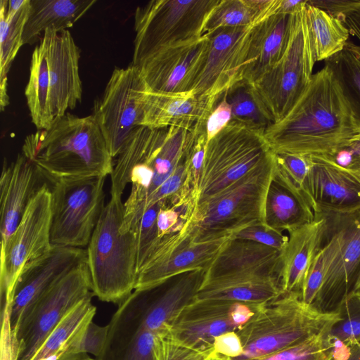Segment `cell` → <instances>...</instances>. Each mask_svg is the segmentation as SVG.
Here are the masks:
<instances>
[{
  "label": "cell",
  "mask_w": 360,
  "mask_h": 360,
  "mask_svg": "<svg viewBox=\"0 0 360 360\" xmlns=\"http://www.w3.org/2000/svg\"><path fill=\"white\" fill-rule=\"evenodd\" d=\"M360 134L340 85L326 64L289 112L267 127L264 137L274 153L326 155Z\"/></svg>",
  "instance_id": "obj_1"
},
{
  "label": "cell",
  "mask_w": 360,
  "mask_h": 360,
  "mask_svg": "<svg viewBox=\"0 0 360 360\" xmlns=\"http://www.w3.org/2000/svg\"><path fill=\"white\" fill-rule=\"evenodd\" d=\"M198 125L192 129L139 127L134 131L110 174V195L122 197L127 185L131 184L124 202L125 224L139 222L151 196L186 161Z\"/></svg>",
  "instance_id": "obj_2"
},
{
  "label": "cell",
  "mask_w": 360,
  "mask_h": 360,
  "mask_svg": "<svg viewBox=\"0 0 360 360\" xmlns=\"http://www.w3.org/2000/svg\"><path fill=\"white\" fill-rule=\"evenodd\" d=\"M22 153L51 184L112 174L113 157L95 116L69 112L55 117L46 129L28 135Z\"/></svg>",
  "instance_id": "obj_3"
},
{
  "label": "cell",
  "mask_w": 360,
  "mask_h": 360,
  "mask_svg": "<svg viewBox=\"0 0 360 360\" xmlns=\"http://www.w3.org/2000/svg\"><path fill=\"white\" fill-rule=\"evenodd\" d=\"M339 319L338 312L322 313L305 304L297 292L283 293L266 302L238 330L243 352L233 359L252 360L300 344L328 330Z\"/></svg>",
  "instance_id": "obj_4"
},
{
  "label": "cell",
  "mask_w": 360,
  "mask_h": 360,
  "mask_svg": "<svg viewBox=\"0 0 360 360\" xmlns=\"http://www.w3.org/2000/svg\"><path fill=\"white\" fill-rule=\"evenodd\" d=\"M123 217L122 197L110 195L86 249L94 295L119 304L135 290L138 278L136 235L120 231Z\"/></svg>",
  "instance_id": "obj_5"
},
{
  "label": "cell",
  "mask_w": 360,
  "mask_h": 360,
  "mask_svg": "<svg viewBox=\"0 0 360 360\" xmlns=\"http://www.w3.org/2000/svg\"><path fill=\"white\" fill-rule=\"evenodd\" d=\"M264 129L231 120L207 143L198 203L222 192L274 158Z\"/></svg>",
  "instance_id": "obj_6"
},
{
  "label": "cell",
  "mask_w": 360,
  "mask_h": 360,
  "mask_svg": "<svg viewBox=\"0 0 360 360\" xmlns=\"http://www.w3.org/2000/svg\"><path fill=\"white\" fill-rule=\"evenodd\" d=\"M274 168V155L222 192L199 202L189 231L192 240L200 242L232 236L252 223L264 222Z\"/></svg>",
  "instance_id": "obj_7"
},
{
  "label": "cell",
  "mask_w": 360,
  "mask_h": 360,
  "mask_svg": "<svg viewBox=\"0 0 360 360\" xmlns=\"http://www.w3.org/2000/svg\"><path fill=\"white\" fill-rule=\"evenodd\" d=\"M220 0H152L134 13L131 64L139 67L167 47L198 39L205 23Z\"/></svg>",
  "instance_id": "obj_8"
},
{
  "label": "cell",
  "mask_w": 360,
  "mask_h": 360,
  "mask_svg": "<svg viewBox=\"0 0 360 360\" xmlns=\"http://www.w3.org/2000/svg\"><path fill=\"white\" fill-rule=\"evenodd\" d=\"M318 213L326 219L321 248L325 276L312 307L322 313H334L360 278V208Z\"/></svg>",
  "instance_id": "obj_9"
},
{
  "label": "cell",
  "mask_w": 360,
  "mask_h": 360,
  "mask_svg": "<svg viewBox=\"0 0 360 360\" xmlns=\"http://www.w3.org/2000/svg\"><path fill=\"white\" fill-rule=\"evenodd\" d=\"M315 63L305 5L295 14L291 37L283 57L251 84L271 124L285 117L307 87L314 75Z\"/></svg>",
  "instance_id": "obj_10"
},
{
  "label": "cell",
  "mask_w": 360,
  "mask_h": 360,
  "mask_svg": "<svg viewBox=\"0 0 360 360\" xmlns=\"http://www.w3.org/2000/svg\"><path fill=\"white\" fill-rule=\"evenodd\" d=\"M94 295L86 261L62 277L23 313L13 337L15 360H30L44 341L78 303Z\"/></svg>",
  "instance_id": "obj_11"
},
{
  "label": "cell",
  "mask_w": 360,
  "mask_h": 360,
  "mask_svg": "<svg viewBox=\"0 0 360 360\" xmlns=\"http://www.w3.org/2000/svg\"><path fill=\"white\" fill-rule=\"evenodd\" d=\"M105 178L59 181L50 186L52 245L88 246L105 207Z\"/></svg>",
  "instance_id": "obj_12"
},
{
  "label": "cell",
  "mask_w": 360,
  "mask_h": 360,
  "mask_svg": "<svg viewBox=\"0 0 360 360\" xmlns=\"http://www.w3.org/2000/svg\"><path fill=\"white\" fill-rule=\"evenodd\" d=\"M51 191L45 183L32 198L16 229L0 250L1 307L11 305L24 266L47 252L51 242Z\"/></svg>",
  "instance_id": "obj_13"
},
{
  "label": "cell",
  "mask_w": 360,
  "mask_h": 360,
  "mask_svg": "<svg viewBox=\"0 0 360 360\" xmlns=\"http://www.w3.org/2000/svg\"><path fill=\"white\" fill-rule=\"evenodd\" d=\"M148 87L139 67L115 68L102 97L94 102L93 115L110 152L117 157L140 126L142 103Z\"/></svg>",
  "instance_id": "obj_14"
},
{
  "label": "cell",
  "mask_w": 360,
  "mask_h": 360,
  "mask_svg": "<svg viewBox=\"0 0 360 360\" xmlns=\"http://www.w3.org/2000/svg\"><path fill=\"white\" fill-rule=\"evenodd\" d=\"M264 304L195 300L179 313L169 327L168 333L186 347L201 352H214L215 338L240 330Z\"/></svg>",
  "instance_id": "obj_15"
},
{
  "label": "cell",
  "mask_w": 360,
  "mask_h": 360,
  "mask_svg": "<svg viewBox=\"0 0 360 360\" xmlns=\"http://www.w3.org/2000/svg\"><path fill=\"white\" fill-rule=\"evenodd\" d=\"M257 24L219 28L205 34L209 46L192 89L196 94L216 103L223 94L243 80L250 34Z\"/></svg>",
  "instance_id": "obj_16"
},
{
  "label": "cell",
  "mask_w": 360,
  "mask_h": 360,
  "mask_svg": "<svg viewBox=\"0 0 360 360\" xmlns=\"http://www.w3.org/2000/svg\"><path fill=\"white\" fill-rule=\"evenodd\" d=\"M206 271H188L156 286L135 289L124 300L146 329L155 334L168 330L183 309L195 300Z\"/></svg>",
  "instance_id": "obj_17"
},
{
  "label": "cell",
  "mask_w": 360,
  "mask_h": 360,
  "mask_svg": "<svg viewBox=\"0 0 360 360\" xmlns=\"http://www.w3.org/2000/svg\"><path fill=\"white\" fill-rule=\"evenodd\" d=\"M209 46L206 35L163 49L139 66L150 91L182 93L191 91Z\"/></svg>",
  "instance_id": "obj_18"
},
{
  "label": "cell",
  "mask_w": 360,
  "mask_h": 360,
  "mask_svg": "<svg viewBox=\"0 0 360 360\" xmlns=\"http://www.w3.org/2000/svg\"><path fill=\"white\" fill-rule=\"evenodd\" d=\"M86 261V250L52 245L45 254L21 271L10 305L13 337L25 310L49 288L79 264Z\"/></svg>",
  "instance_id": "obj_19"
},
{
  "label": "cell",
  "mask_w": 360,
  "mask_h": 360,
  "mask_svg": "<svg viewBox=\"0 0 360 360\" xmlns=\"http://www.w3.org/2000/svg\"><path fill=\"white\" fill-rule=\"evenodd\" d=\"M48 60L49 105L55 117L64 115L82 101L80 50L70 32L47 30L42 36Z\"/></svg>",
  "instance_id": "obj_20"
},
{
  "label": "cell",
  "mask_w": 360,
  "mask_h": 360,
  "mask_svg": "<svg viewBox=\"0 0 360 360\" xmlns=\"http://www.w3.org/2000/svg\"><path fill=\"white\" fill-rule=\"evenodd\" d=\"M302 193L318 212H346L360 208V175L311 155Z\"/></svg>",
  "instance_id": "obj_21"
},
{
  "label": "cell",
  "mask_w": 360,
  "mask_h": 360,
  "mask_svg": "<svg viewBox=\"0 0 360 360\" xmlns=\"http://www.w3.org/2000/svg\"><path fill=\"white\" fill-rule=\"evenodd\" d=\"M45 180L37 165L22 153L9 164L4 159L0 178L1 250Z\"/></svg>",
  "instance_id": "obj_22"
},
{
  "label": "cell",
  "mask_w": 360,
  "mask_h": 360,
  "mask_svg": "<svg viewBox=\"0 0 360 360\" xmlns=\"http://www.w3.org/2000/svg\"><path fill=\"white\" fill-rule=\"evenodd\" d=\"M231 236L195 242L189 234L175 248L141 266L135 289L152 288L181 274L207 269Z\"/></svg>",
  "instance_id": "obj_23"
},
{
  "label": "cell",
  "mask_w": 360,
  "mask_h": 360,
  "mask_svg": "<svg viewBox=\"0 0 360 360\" xmlns=\"http://www.w3.org/2000/svg\"><path fill=\"white\" fill-rule=\"evenodd\" d=\"M215 103L193 90L160 93L148 89L143 99L140 126L150 129L176 127L192 129L206 122Z\"/></svg>",
  "instance_id": "obj_24"
},
{
  "label": "cell",
  "mask_w": 360,
  "mask_h": 360,
  "mask_svg": "<svg viewBox=\"0 0 360 360\" xmlns=\"http://www.w3.org/2000/svg\"><path fill=\"white\" fill-rule=\"evenodd\" d=\"M280 253L269 246L231 237L207 269L205 280L248 275L279 278Z\"/></svg>",
  "instance_id": "obj_25"
},
{
  "label": "cell",
  "mask_w": 360,
  "mask_h": 360,
  "mask_svg": "<svg viewBox=\"0 0 360 360\" xmlns=\"http://www.w3.org/2000/svg\"><path fill=\"white\" fill-rule=\"evenodd\" d=\"M314 220L289 233L280 253L279 280L283 293L301 295L309 267L321 248L326 219L315 213Z\"/></svg>",
  "instance_id": "obj_26"
},
{
  "label": "cell",
  "mask_w": 360,
  "mask_h": 360,
  "mask_svg": "<svg viewBox=\"0 0 360 360\" xmlns=\"http://www.w3.org/2000/svg\"><path fill=\"white\" fill-rule=\"evenodd\" d=\"M295 14L275 13L255 25L243 80L253 83L283 57L291 37Z\"/></svg>",
  "instance_id": "obj_27"
},
{
  "label": "cell",
  "mask_w": 360,
  "mask_h": 360,
  "mask_svg": "<svg viewBox=\"0 0 360 360\" xmlns=\"http://www.w3.org/2000/svg\"><path fill=\"white\" fill-rule=\"evenodd\" d=\"M108 326L105 345L94 360H154L155 333L146 329L124 300Z\"/></svg>",
  "instance_id": "obj_28"
},
{
  "label": "cell",
  "mask_w": 360,
  "mask_h": 360,
  "mask_svg": "<svg viewBox=\"0 0 360 360\" xmlns=\"http://www.w3.org/2000/svg\"><path fill=\"white\" fill-rule=\"evenodd\" d=\"M314 212L301 191L288 181L275 167L264 204V223L288 233L312 222Z\"/></svg>",
  "instance_id": "obj_29"
},
{
  "label": "cell",
  "mask_w": 360,
  "mask_h": 360,
  "mask_svg": "<svg viewBox=\"0 0 360 360\" xmlns=\"http://www.w3.org/2000/svg\"><path fill=\"white\" fill-rule=\"evenodd\" d=\"M282 294L280 281L276 276H233L204 280L195 300H221L266 303Z\"/></svg>",
  "instance_id": "obj_30"
},
{
  "label": "cell",
  "mask_w": 360,
  "mask_h": 360,
  "mask_svg": "<svg viewBox=\"0 0 360 360\" xmlns=\"http://www.w3.org/2000/svg\"><path fill=\"white\" fill-rule=\"evenodd\" d=\"M96 3V0H30L23 45L35 43L47 30L59 32L72 27Z\"/></svg>",
  "instance_id": "obj_31"
},
{
  "label": "cell",
  "mask_w": 360,
  "mask_h": 360,
  "mask_svg": "<svg viewBox=\"0 0 360 360\" xmlns=\"http://www.w3.org/2000/svg\"><path fill=\"white\" fill-rule=\"evenodd\" d=\"M306 20L316 62L339 53L349 41L350 32L342 20L308 1Z\"/></svg>",
  "instance_id": "obj_32"
},
{
  "label": "cell",
  "mask_w": 360,
  "mask_h": 360,
  "mask_svg": "<svg viewBox=\"0 0 360 360\" xmlns=\"http://www.w3.org/2000/svg\"><path fill=\"white\" fill-rule=\"evenodd\" d=\"M8 0L0 1V109L9 104L8 74L19 49L23 45L22 34L30 10V0L13 15L6 17Z\"/></svg>",
  "instance_id": "obj_33"
},
{
  "label": "cell",
  "mask_w": 360,
  "mask_h": 360,
  "mask_svg": "<svg viewBox=\"0 0 360 360\" xmlns=\"http://www.w3.org/2000/svg\"><path fill=\"white\" fill-rule=\"evenodd\" d=\"M49 94L48 60L45 43L41 39L32 54L30 77L25 89L31 120L37 130L47 129L53 120Z\"/></svg>",
  "instance_id": "obj_34"
},
{
  "label": "cell",
  "mask_w": 360,
  "mask_h": 360,
  "mask_svg": "<svg viewBox=\"0 0 360 360\" xmlns=\"http://www.w3.org/2000/svg\"><path fill=\"white\" fill-rule=\"evenodd\" d=\"M325 64L332 70L360 129V45L349 41Z\"/></svg>",
  "instance_id": "obj_35"
},
{
  "label": "cell",
  "mask_w": 360,
  "mask_h": 360,
  "mask_svg": "<svg viewBox=\"0 0 360 360\" xmlns=\"http://www.w3.org/2000/svg\"><path fill=\"white\" fill-rule=\"evenodd\" d=\"M91 295L78 303L58 323L30 360H41L61 351L69 338L86 321L93 319L96 311Z\"/></svg>",
  "instance_id": "obj_36"
},
{
  "label": "cell",
  "mask_w": 360,
  "mask_h": 360,
  "mask_svg": "<svg viewBox=\"0 0 360 360\" xmlns=\"http://www.w3.org/2000/svg\"><path fill=\"white\" fill-rule=\"evenodd\" d=\"M266 18L249 0H220L205 23L202 36L219 28L257 24Z\"/></svg>",
  "instance_id": "obj_37"
},
{
  "label": "cell",
  "mask_w": 360,
  "mask_h": 360,
  "mask_svg": "<svg viewBox=\"0 0 360 360\" xmlns=\"http://www.w3.org/2000/svg\"><path fill=\"white\" fill-rule=\"evenodd\" d=\"M224 94L231 108V120L264 129L271 124L248 82L241 80Z\"/></svg>",
  "instance_id": "obj_38"
},
{
  "label": "cell",
  "mask_w": 360,
  "mask_h": 360,
  "mask_svg": "<svg viewBox=\"0 0 360 360\" xmlns=\"http://www.w3.org/2000/svg\"><path fill=\"white\" fill-rule=\"evenodd\" d=\"M339 319L326 332L333 342L347 347L360 342V300L349 295L337 311Z\"/></svg>",
  "instance_id": "obj_39"
},
{
  "label": "cell",
  "mask_w": 360,
  "mask_h": 360,
  "mask_svg": "<svg viewBox=\"0 0 360 360\" xmlns=\"http://www.w3.org/2000/svg\"><path fill=\"white\" fill-rule=\"evenodd\" d=\"M328 330L300 344L252 360H331L334 345L326 335ZM212 356L214 360H217Z\"/></svg>",
  "instance_id": "obj_40"
},
{
  "label": "cell",
  "mask_w": 360,
  "mask_h": 360,
  "mask_svg": "<svg viewBox=\"0 0 360 360\" xmlns=\"http://www.w3.org/2000/svg\"><path fill=\"white\" fill-rule=\"evenodd\" d=\"M108 333V326H100L93 319L86 321L66 342L68 348L76 353L98 357L102 352Z\"/></svg>",
  "instance_id": "obj_41"
},
{
  "label": "cell",
  "mask_w": 360,
  "mask_h": 360,
  "mask_svg": "<svg viewBox=\"0 0 360 360\" xmlns=\"http://www.w3.org/2000/svg\"><path fill=\"white\" fill-rule=\"evenodd\" d=\"M214 352H201L174 340L168 330L155 334L154 360H206Z\"/></svg>",
  "instance_id": "obj_42"
},
{
  "label": "cell",
  "mask_w": 360,
  "mask_h": 360,
  "mask_svg": "<svg viewBox=\"0 0 360 360\" xmlns=\"http://www.w3.org/2000/svg\"><path fill=\"white\" fill-rule=\"evenodd\" d=\"M274 162L276 169L302 191L311 166V155L288 153H274Z\"/></svg>",
  "instance_id": "obj_43"
},
{
  "label": "cell",
  "mask_w": 360,
  "mask_h": 360,
  "mask_svg": "<svg viewBox=\"0 0 360 360\" xmlns=\"http://www.w3.org/2000/svg\"><path fill=\"white\" fill-rule=\"evenodd\" d=\"M231 237L257 242L280 252L288 240V236L283 233L268 226L262 221H257L243 227L233 233Z\"/></svg>",
  "instance_id": "obj_44"
},
{
  "label": "cell",
  "mask_w": 360,
  "mask_h": 360,
  "mask_svg": "<svg viewBox=\"0 0 360 360\" xmlns=\"http://www.w3.org/2000/svg\"><path fill=\"white\" fill-rule=\"evenodd\" d=\"M319 157L360 175V134L333 153Z\"/></svg>",
  "instance_id": "obj_45"
},
{
  "label": "cell",
  "mask_w": 360,
  "mask_h": 360,
  "mask_svg": "<svg viewBox=\"0 0 360 360\" xmlns=\"http://www.w3.org/2000/svg\"><path fill=\"white\" fill-rule=\"evenodd\" d=\"M324 276L323 257L320 249L309 267L302 285L301 299L305 304L312 306L321 288Z\"/></svg>",
  "instance_id": "obj_46"
},
{
  "label": "cell",
  "mask_w": 360,
  "mask_h": 360,
  "mask_svg": "<svg viewBox=\"0 0 360 360\" xmlns=\"http://www.w3.org/2000/svg\"><path fill=\"white\" fill-rule=\"evenodd\" d=\"M205 122L207 142L224 128L231 120V108L227 102L225 94L219 99ZM218 100V101H219Z\"/></svg>",
  "instance_id": "obj_47"
},
{
  "label": "cell",
  "mask_w": 360,
  "mask_h": 360,
  "mask_svg": "<svg viewBox=\"0 0 360 360\" xmlns=\"http://www.w3.org/2000/svg\"><path fill=\"white\" fill-rule=\"evenodd\" d=\"M213 349L214 354L229 359L236 358L243 352L240 339L236 331L226 332L215 338Z\"/></svg>",
  "instance_id": "obj_48"
},
{
  "label": "cell",
  "mask_w": 360,
  "mask_h": 360,
  "mask_svg": "<svg viewBox=\"0 0 360 360\" xmlns=\"http://www.w3.org/2000/svg\"><path fill=\"white\" fill-rule=\"evenodd\" d=\"M0 360H15L10 321V305L1 307Z\"/></svg>",
  "instance_id": "obj_49"
},
{
  "label": "cell",
  "mask_w": 360,
  "mask_h": 360,
  "mask_svg": "<svg viewBox=\"0 0 360 360\" xmlns=\"http://www.w3.org/2000/svg\"><path fill=\"white\" fill-rule=\"evenodd\" d=\"M312 6L342 20L347 13L360 8V0H307Z\"/></svg>",
  "instance_id": "obj_50"
},
{
  "label": "cell",
  "mask_w": 360,
  "mask_h": 360,
  "mask_svg": "<svg viewBox=\"0 0 360 360\" xmlns=\"http://www.w3.org/2000/svg\"><path fill=\"white\" fill-rule=\"evenodd\" d=\"M331 360H360V342L349 347L335 344Z\"/></svg>",
  "instance_id": "obj_51"
},
{
  "label": "cell",
  "mask_w": 360,
  "mask_h": 360,
  "mask_svg": "<svg viewBox=\"0 0 360 360\" xmlns=\"http://www.w3.org/2000/svg\"><path fill=\"white\" fill-rule=\"evenodd\" d=\"M41 360H94L85 353H76L68 349L66 346L60 352L47 356Z\"/></svg>",
  "instance_id": "obj_52"
},
{
  "label": "cell",
  "mask_w": 360,
  "mask_h": 360,
  "mask_svg": "<svg viewBox=\"0 0 360 360\" xmlns=\"http://www.w3.org/2000/svg\"><path fill=\"white\" fill-rule=\"evenodd\" d=\"M342 21L349 29L350 34L360 41V8L345 15Z\"/></svg>",
  "instance_id": "obj_53"
},
{
  "label": "cell",
  "mask_w": 360,
  "mask_h": 360,
  "mask_svg": "<svg viewBox=\"0 0 360 360\" xmlns=\"http://www.w3.org/2000/svg\"><path fill=\"white\" fill-rule=\"evenodd\" d=\"M26 0H8L6 9V17L13 15L25 4Z\"/></svg>",
  "instance_id": "obj_54"
},
{
  "label": "cell",
  "mask_w": 360,
  "mask_h": 360,
  "mask_svg": "<svg viewBox=\"0 0 360 360\" xmlns=\"http://www.w3.org/2000/svg\"><path fill=\"white\" fill-rule=\"evenodd\" d=\"M349 295L354 296L355 297L360 300V278L356 282L352 292L350 293Z\"/></svg>",
  "instance_id": "obj_55"
},
{
  "label": "cell",
  "mask_w": 360,
  "mask_h": 360,
  "mask_svg": "<svg viewBox=\"0 0 360 360\" xmlns=\"http://www.w3.org/2000/svg\"><path fill=\"white\" fill-rule=\"evenodd\" d=\"M206 360H214L212 354L209 358H207Z\"/></svg>",
  "instance_id": "obj_56"
}]
</instances>
